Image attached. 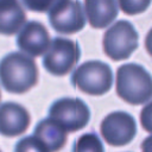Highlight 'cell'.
<instances>
[{
	"mask_svg": "<svg viewBox=\"0 0 152 152\" xmlns=\"http://www.w3.org/2000/svg\"><path fill=\"white\" fill-rule=\"evenodd\" d=\"M38 82V68L31 56L11 52L0 61V83L5 90L24 94Z\"/></svg>",
	"mask_w": 152,
	"mask_h": 152,
	"instance_id": "obj_1",
	"label": "cell"
},
{
	"mask_svg": "<svg viewBox=\"0 0 152 152\" xmlns=\"http://www.w3.org/2000/svg\"><path fill=\"white\" fill-rule=\"evenodd\" d=\"M116 93L129 104H142L152 99V76L135 63L122 64L116 70Z\"/></svg>",
	"mask_w": 152,
	"mask_h": 152,
	"instance_id": "obj_2",
	"label": "cell"
},
{
	"mask_svg": "<svg viewBox=\"0 0 152 152\" xmlns=\"http://www.w3.org/2000/svg\"><path fill=\"white\" fill-rule=\"evenodd\" d=\"M71 83L86 94L103 95L113 84V71L104 62L88 61L72 72Z\"/></svg>",
	"mask_w": 152,
	"mask_h": 152,
	"instance_id": "obj_3",
	"label": "cell"
},
{
	"mask_svg": "<svg viewBox=\"0 0 152 152\" xmlns=\"http://www.w3.org/2000/svg\"><path fill=\"white\" fill-rule=\"evenodd\" d=\"M139 34L134 26L126 20H119L103 34V51L113 61L128 58L138 48Z\"/></svg>",
	"mask_w": 152,
	"mask_h": 152,
	"instance_id": "obj_4",
	"label": "cell"
},
{
	"mask_svg": "<svg viewBox=\"0 0 152 152\" xmlns=\"http://www.w3.org/2000/svg\"><path fill=\"white\" fill-rule=\"evenodd\" d=\"M80 56V46L75 40L56 37L44 55L43 66L55 76H64L74 69Z\"/></svg>",
	"mask_w": 152,
	"mask_h": 152,
	"instance_id": "obj_5",
	"label": "cell"
},
{
	"mask_svg": "<svg viewBox=\"0 0 152 152\" xmlns=\"http://www.w3.org/2000/svg\"><path fill=\"white\" fill-rule=\"evenodd\" d=\"M49 115L69 132L86 127L90 120V110L84 101L75 97H63L52 103Z\"/></svg>",
	"mask_w": 152,
	"mask_h": 152,
	"instance_id": "obj_6",
	"label": "cell"
},
{
	"mask_svg": "<svg viewBox=\"0 0 152 152\" xmlns=\"http://www.w3.org/2000/svg\"><path fill=\"white\" fill-rule=\"evenodd\" d=\"M100 131L108 145L125 146L134 139L137 124L131 114L126 112H113L102 120Z\"/></svg>",
	"mask_w": 152,
	"mask_h": 152,
	"instance_id": "obj_7",
	"label": "cell"
},
{
	"mask_svg": "<svg viewBox=\"0 0 152 152\" xmlns=\"http://www.w3.org/2000/svg\"><path fill=\"white\" fill-rule=\"evenodd\" d=\"M49 20L52 28L63 34L81 31L86 25L83 8L77 0H66L49 11Z\"/></svg>",
	"mask_w": 152,
	"mask_h": 152,
	"instance_id": "obj_8",
	"label": "cell"
},
{
	"mask_svg": "<svg viewBox=\"0 0 152 152\" xmlns=\"http://www.w3.org/2000/svg\"><path fill=\"white\" fill-rule=\"evenodd\" d=\"M50 43V34L46 27L39 21L26 23L17 37L19 49L31 57H38L45 53Z\"/></svg>",
	"mask_w": 152,
	"mask_h": 152,
	"instance_id": "obj_9",
	"label": "cell"
},
{
	"mask_svg": "<svg viewBox=\"0 0 152 152\" xmlns=\"http://www.w3.org/2000/svg\"><path fill=\"white\" fill-rule=\"evenodd\" d=\"M31 116L26 108L17 102L0 104V133L6 137H17L26 132Z\"/></svg>",
	"mask_w": 152,
	"mask_h": 152,
	"instance_id": "obj_10",
	"label": "cell"
},
{
	"mask_svg": "<svg viewBox=\"0 0 152 152\" xmlns=\"http://www.w3.org/2000/svg\"><path fill=\"white\" fill-rule=\"evenodd\" d=\"M66 131L52 118H46L38 122L33 135L46 151H58L66 142Z\"/></svg>",
	"mask_w": 152,
	"mask_h": 152,
	"instance_id": "obj_11",
	"label": "cell"
},
{
	"mask_svg": "<svg viewBox=\"0 0 152 152\" xmlns=\"http://www.w3.org/2000/svg\"><path fill=\"white\" fill-rule=\"evenodd\" d=\"M84 11L88 21L94 28H104L118 15L116 0H84Z\"/></svg>",
	"mask_w": 152,
	"mask_h": 152,
	"instance_id": "obj_12",
	"label": "cell"
},
{
	"mask_svg": "<svg viewBox=\"0 0 152 152\" xmlns=\"http://www.w3.org/2000/svg\"><path fill=\"white\" fill-rule=\"evenodd\" d=\"M26 23V13L19 0H0V34L12 36Z\"/></svg>",
	"mask_w": 152,
	"mask_h": 152,
	"instance_id": "obj_13",
	"label": "cell"
},
{
	"mask_svg": "<svg viewBox=\"0 0 152 152\" xmlns=\"http://www.w3.org/2000/svg\"><path fill=\"white\" fill-rule=\"evenodd\" d=\"M74 151H103V146L96 134L88 133L77 139Z\"/></svg>",
	"mask_w": 152,
	"mask_h": 152,
	"instance_id": "obj_14",
	"label": "cell"
},
{
	"mask_svg": "<svg viewBox=\"0 0 152 152\" xmlns=\"http://www.w3.org/2000/svg\"><path fill=\"white\" fill-rule=\"evenodd\" d=\"M118 1L120 10L128 15L142 13L151 5V0H118Z\"/></svg>",
	"mask_w": 152,
	"mask_h": 152,
	"instance_id": "obj_15",
	"label": "cell"
},
{
	"mask_svg": "<svg viewBox=\"0 0 152 152\" xmlns=\"http://www.w3.org/2000/svg\"><path fill=\"white\" fill-rule=\"evenodd\" d=\"M25 7L33 12H49L66 0H21Z\"/></svg>",
	"mask_w": 152,
	"mask_h": 152,
	"instance_id": "obj_16",
	"label": "cell"
},
{
	"mask_svg": "<svg viewBox=\"0 0 152 152\" xmlns=\"http://www.w3.org/2000/svg\"><path fill=\"white\" fill-rule=\"evenodd\" d=\"M15 151H43V152H45L43 145L37 140V138L34 135L21 139L17 144Z\"/></svg>",
	"mask_w": 152,
	"mask_h": 152,
	"instance_id": "obj_17",
	"label": "cell"
},
{
	"mask_svg": "<svg viewBox=\"0 0 152 152\" xmlns=\"http://www.w3.org/2000/svg\"><path fill=\"white\" fill-rule=\"evenodd\" d=\"M140 124L145 131L152 133V101L142 107L140 112Z\"/></svg>",
	"mask_w": 152,
	"mask_h": 152,
	"instance_id": "obj_18",
	"label": "cell"
},
{
	"mask_svg": "<svg viewBox=\"0 0 152 152\" xmlns=\"http://www.w3.org/2000/svg\"><path fill=\"white\" fill-rule=\"evenodd\" d=\"M145 48H146L147 52L150 53V56L152 57V28L146 34V38H145Z\"/></svg>",
	"mask_w": 152,
	"mask_h": 152,
	"instance_id": "obj_19",
	"label": "cell"
},
{
	"mask_svg": "<svg viewBox=\"0 0 152 152\" xmlns=\"http://www.w3.org/2000/svg\"><path fill=\"white\" fill-rule=\"evenodd\" d=\"M141 148L145 150V151H146V150H152V137H148L147 139L144 140Z\"/></svg>",
	"mask_w": 152,
	"mask_h": 152,
	"instance_id": "obj_20",
	"label": "cell"
},
{
	"mask_svg": "<svg viewBox=\"0 0 152 152\" xmlns=\"http://www.w3.org/2000/svg\"><path fill=\"white\" fill-rule=\"evenodd\" d=\"M0 100H1V91H0Z\"/></svg>",
	"mask_w": 152,
	"mask_h": 152,
	"instance_id": "obj_21",
	"label": "cell"
}]
</instances>
